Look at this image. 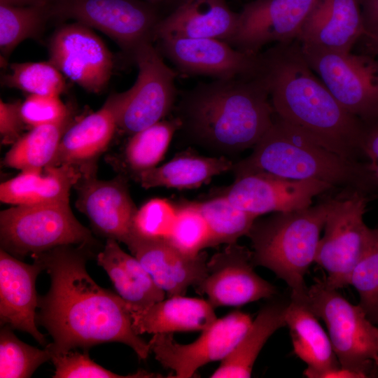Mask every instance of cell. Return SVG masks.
Returning <instances> with one entry per match:
<instances>
[{
    "label": "cell",
    "instance_id": "cell-4",
    "mask_svg": "<svg viewBox=\"0 0 378 378\" xmlns=\"http://www.w3.org/2000/svg\"><path fill=\"white\" fill-rule=\"evenodd\" d=\"M245 159L234 164L235 176L263 172L293 180H318L334 188L358 190L370 197L378 183L368 162L352 161L319 144L277 115Z\"/></svg>",
    "mask_w": 378,
    "mask_h": 378
},
{
    "label": "cell",
    "instance_id": "cell-41",
    "mask_svg": "<svg viewBox=\"0 0 378 378\" xmlns=\"http://www.w3.org/2000/svg\"><path fill=\"white\" fill-rule=\"evenodd\" d=\"M21 102L0 101V135L4 144H13L27 126L20 111Z\"/></svg>",
    "mask_w": 378,
    "mask_h": 378
},
{
    "label": "cell",
    "instance_id": "cell-25",
    "mask_svg": "<svg viewBox=\"0 0 378 378\" xmlns=\"http://www.w3.org/2000/svg\"><path fill=\"white\" fill-rule=\"evenodd\" d=\"M307 302L290 299L286 312L295 354L307 368L304 374L311 378L324 375L340 368L329 336L318 321Z\"/></svg>",
    "mask_w": 378,
    "mask_h": 378
},
{
    "label": "cell",
    "instance_id": "cell-44",
    "mask_svg": "<svg viewBox=\"0 0 378 378\" xmlns=\"http://www.w3.org/2000/svg\"><path fill=\"white\" fill-rule=\"evenodd\" d=\"M56 0H0V4L15 6L51 5Z\"/></svg>",
    "mask_w": 378,
    "mask_h": 378
},
{
    "label": "cell",
    "instance_id": "cell-1",
    "mask_svg": "<svg viewBox=\"0 0 378 378\" xmlns=\"http://www.w3.org/2000/svg\"><path fill=\"white\" fill-rule=\"evenodd\" d=\"M90 246L64 245L35 253L50 278L47 293L38 298L36 322L52 341L45 346L55 355L77 348L88 351L108 342L123 343L145 360L151 352L132 328L131 311L117 293L99 286L86 270Z\"/></svg>",
    "mask_w": 378,
    "mask_h": 378
},
{
    "label": "cell",
    "instance_id": "cell-47",
    "mask_svg": "<svg viewBox=\"0 0 378 378\" xmlns=\"http://www.w3.org/2000/svg\"><path fill=\"white\" fill-rule=\"evenodd\" d=\"M147 1V0H146Z\"/></svg>",
    "mask_w": 378,
    "mask_h": 378
},
{
    "label": "cell",
    "instance_id": "cell-23",
    "mask_svg": "<svg viewBox=\"0 0 378 378\" xmlns=\"http://www.w3.org/2000/svg\"><path fill=\"white\" fill-rule=\"evenodd\" d=\"M117 129L114 111L106 100L99 110L69 127L49 166L69 164L80 168L82 174L96 172L97 160Z\"/></svg>",
    "mask_w": 378,
    "mask_h": 378
},
{
    "label": "cell",
    "instance_id": "cell-16",
    "mask_svg": "<svg viewBox=\"0 0 378 378\" xmlns=\"http://www.w3.org/2000/svg\"><path fill=\"white\" fill-rule=\"evenodd\" d=\"M319 0H255L239 13L234 34L225 42L233 48L258 54L272 43L297 39L306 19Z\"/></svg>",
    "mask_w": 378,
    "mask_h": 378
},
{
    "label": "cell",
    "instance_id": "cell-15",
    "mask_svg": "<svg viewBox=\"0 0 378 378\" xmlns=\"http://www.w3.org/2000/svg\"><path fill=\"white\" fill-rule=\"evenodd\" d=\"M335 189L318 180H293L258 172L241 174L221 195L237 208L259 217L307 208L313 200Z\"/></svg>",
    "mask_w": 378,
    "mask_h": 378
},
{
    "label": "cell",
    "instance_id": "cell-43",
    "mask_svg": "<svg viewBox=\"0 0 378 378\" xmlns=\"http://www.w3.org/2000/svg\"><path fill=\"white\" fill-rule=\"evenodd\" d=\"M360 1L362 13L367 33L378 27V0Z\"/></svg>",
    "mask_w": 378,
    "mask_h": 378
},
{
    "label": "cell",
    "instance_id": "cell-27",
    "mask_svg": "<svg viewBox=\"0 0 378 378\" xmlns=\"http://www.w3.org/2000/svg\"><path fill=\"white\" fill-rule=\"evenodd\" d=\"M81 175L80 168L69 164L21 172L1 183L0 201L10 205L69 202L71 189Z\"/></svg>",
    "mask_w": 378,
    "mask_h": 378
},
{
    "label": "cell",
    "instance_id": "cell-2",
    "mask_svg": "<svg viewBox=\"0 0 378 378\" xmlns=\"http://www.w3.org/2000/svg\"><path fill=\"white\" fill-rule=\"evenodd\" d=\"M260 55V74L275 114L340 156L367 162L371 126L347 111L314 74L300 42L275 43Z\"/></svg>",
    "mask_w": 378,
    "mask_h": 378
},
{
    "label": "cell",
    "instance_id": "cell-21",
    "mask_svg": "<svg viewBox=\"0 0 378 378\" xmlns=\"http://www.w3.org/2000/svg\"><path fill=\"white\" fill-rule=\"evenodd\" d=\"M365 34L360 0H319L297 40L301 43L349 52Z\"/></svg>",
    "mask_w": 378,
    "mask_h": 378
},
{
    "label": "cell",
    "instance_id": "cell-18",
    "mask_svg": "<svg viewBox=\"0 0 378 378\" xmlns=\"http://www.w3.org/2000/svg\"><path fill=\"white\" fill-rule=\"evenodd\" d=\"M74 188L78 194L76 206L88 218L93 230L106 239L126 244L138 209L126 177L120 174L111 180H100L96 172L84 173Z\"/></svg>",
    "mask_w": 378,
    "mask_h": 378
},
{
    "label": "cell",
    "instance_id": "cell-19",
    "mask_svg": "<svg viewBox=\"0 0 378 378\" xmlns=\"http://www.w3.org/2000/svg\"><path fill=\"white\" fill-rule=\"evenodd\" d=\"M33 260L32 264L24 262L1 248L0 322L29 333L45 347L48 343L37 328L39 296L36 290L37 276L45 270L39 260Z\"/></svg>",
    "mask_w": 378,
    "mask_h": 378
},
{
    "label": "cell",
    "instance_id": "cell-28",
    "mask_svg": "<svg viewBox=\"0 0 378 378\" xmlns=\"http://www.w3.org/2000/svg\"><path fill=\"white\" fill-rule=\"evenodd\" d=\"M225 157H204L182 153L160 167L132 175L141 187H165L178 190L197 188L214 176L232 169Z\"/></svg>",
    "mask_w": 378,
    "mask_h": 378
},
{
    "label": "cell",
    "instance_id": "cell-9",
    "mask_svg": "<svg viewBox=\"0 0 378 378\" xmlns=\"http://www.w3.org/2000/svg\"><path fill=\"white\" fill-rule=\"evenodd\" d=\"M340 195L332 199L315 258L327 274L326 283L336 289L349 285L350 275L372 235V229L364 221L372 197L351 190H343Z\"/></svg>",
    "mask_w": 378,
    "mask_h": 378
},
{
    "label": "cell",
    "instance_id": "cell-30",
    "mask_svg": "<svg viewBox=\"0 0 378 378\" xmlns=\"http://www.w3.org/2000/svg\"><path fill=\"white\" fill-rule=\"evenodd\" d=\"M72 116L56 124L31 127L6 153L4 164L21 172L41 171L52 161Z\"/></svg>",
    "mask_w": 378,
    "mask_h": 378
},
{
    "label": "cell",
    "instance_id": "cell-3",
    "mask_svg": "<svg viewBox=\"0 0 378 378\" xmlns=\"http://www.w3.org/2000/svg\"><path fill=\"white\" fill-rule=\"evenodd\" d=\"M274 115L260 72L198 83L183 94L176 117L181 129L194 141L227 153L253 148L271 127Z\"/></svg>",
    "mask_w": 378,
    "mask_h": 378
},
{
    "label": "cell",
    "instance_id": "cell-35",
    "mask_svg": "<svg viewBox=\"0 0 378 378\" xmlns=\"http://www.w3.org/2000/svg\"><path fill=\"white\" fill-rule=\"evenodd\" d=\"M4 83L30 94L59 96L66 89L63 74L50 62L12 64Z\"/></svg>",
    "mask_w": 378,
    "mask_h": 378
},
{
    "label": "cell",
    "instance_id": "cell-10",
    "mask_svg": "<svg viewBox=\"0 0 378 378\" xmlns=\"http://www.w3.org/2000/svg\"><path fill=\"white\" fill-rule=\"evenodd\" d=\"M301 50L309 66L347 111L369 126L378 125V59L307 43H301Z\"/></svg>",
    "mask_w": 378,
    "mask_h": 378
},
{
    "label": "cell",
    "instance_id": "cell-17",
    "mask_svg": "<svg viewBox=\"0 0 378 378\" xmlns=\"http://www.w3.org/2000/svg\"><path fill=\"white\" fill-rule=\"evenodd\" d=\"M162 55L181 73L227 79L258 74L260 52L240 51L211 38H164L158 41Z\"/></svg>",
    "mask_w": 378,
    "mask_h": 378
},
{
    "label": "cell",
    "instance_id": "cell-11",
    "mask_svg": "<svg viewBox=\"0 0 378 378\" xmlns=\"http://www.w3.org/2000/svg\"><path fill=\"white\" fill-rule=\"evenodd\" d=\"M51 13L52 18L73 19L101 31L130 56L153 41L160 20L155 4L141 0H56Z\"/></svg>",
    "mask_w": 378,
    "mask_h": 378
},
{
    "label": "cell",
    "instance_id": "cell-24",
    "mask_svg": "<svg viewBox=\"0 0 378 378\" xmlns=\"http://www.w3.org/2000/svg\"><path fill=\"white\" fill-rule=\"evenodd\" d=\"M97 260L131 312H142L165 298V292L134 255L120 248L118 241L107 239Z\"/></svg>",
    "mask_w": 378,
    "mask_h": 378
},
{
    "label": "cell",
    "instance_id": "cell-46",
    "mask_svg": "<svg viewBox=\"0 0 378 378\" xmlns=\"http://www.w3.org/2000/svg\"><path fill=\"white\" fill-rule=\"evenodd\" d=\"M147 1L153 4H156L163 2L167 0H147Z\"/></svg>",
    "mask_w": 378,
    "mask_h": 378
},
{
    "label": "cell",
    "instance_id": "cell-26",
    "mask_svg": "<svg viewBox=\"0 0 378 378\" xmlns=\"http://www.w3.org/2000/svg\"><path fill=\"white\" fill-rule=\"evenodd\" d=\"M132 328L144 333L201 331L216 319L214 308L198 298L175 295L159 301L140 312H131Z\"/></svg>",
    "mask_w": 378,
    "mask_h": 378
},
{
    "label": "cell",
    "instance_id": "cell-40",
    "mask_svg": "<svg viewBox=\"0 0 378 378\" xmlns=\"http://www.w3.org/2000/svg\"><path fill=\"white\" fill-rule=\"evenodd\" d=\"M22 119L31 127L62 122L72 116L69 107L55 95L30 94L20 106Z\"/></svg>",
    "mask_w": 378,
    "mask_h": 378
},
{
    "label": "cell",
    "instance_id": "cell-42",
    "mask_svg": "<svg viewBox=\"0 0 378 378\" xmlns=\"http://www.w3.org/2000/svg\"><path fill=\"white\" fill-rule=\"evenodd\" d=\"M365 152L370 167L378 183V125L370 129L365 145Z\"/></svg>",
    "mask_w": 378,
    "mask_h": 378
},
{
    "label": "cell",
    "instance_id": "cell-7",
    "mask_svg": "<svg viewBox=\"0 0 378 378\" xmlns=\"http://www.w3.org/2000/svg\"><path fill=\"white\" fill-rule=\"evenodd\" d=\"M1 248L17 258L64 245L97 244L69 202L12 205L0 212Z\"/></svg>",
    "mask_w": 378,
    "mask_h": 378
},
{
    "label": "cell",
    "instance_id": "cell-38",
    "mask_svg": "<svg viewBox=\"0 0 378 378\" xmlns=\"http://www.w3.org/2000/svg\"><path fill=\"white\" fill-rule=\"evenodd\" d=\"M176 214V206L169 200L151 199L137 209L133 219L132 235L150 239H167Z\"/></svg>",
    "mask_w": 378,
    "mask_h": 378
},
{
    "label": "cell",
    "instance_id": "cell-8",
    "mask_svg": "<svg viewBox=\"0 0 378 378\" xmlns=\"http://www.w3.org/2000/svg\"><path fill=\"white\" fill-rule=\"evenodd\" d=\"M132 57L139 70L134 84L107 99L118 129L131 135L163 120L176 97V73L164 63L152 42L139 46Z\"/></svg>",
    "mask_w": 378,
    "mask_h": 378
},
{
    "label": "cell",
    "instance_id": "cell-32",
    "mask_svg": "<svg viewBox=\"0 0 378 378\" xmlns=\"http://www.w3.org/2000/svg\"><path fill=\"white\" fill-rule=\"evenodd\" d=\"M52 18L51 5L15 6L0 4V50L4 60L28 38L38 39Z\"/></svg>",
    "mask_w": 378,
    "mask_h": 378
},
{
    "label": "cell",
    "instance_id": "cell-31",
    "mask_svg": "<svg viewBox=\"0 0 378 378\" xmlns=\"http://www.w3.org/2000/svg\"><path fill=\"white\" fill-rule=\"evenodd\" d=\"M181 127L180 120L175 117L162 120L132 134L122 154L124 164L131 176L155 167Z\"/></svg>",
    "mask_w": 378,
    "mask_h": 378
},
{
    "label": "cell",
    "instance_id": "cell-22",
    "mask_svg": "<svg viewBox=\"0 0 378 378\" xmlns=\"http://www.w3.org/2000/svg\"><path fill=\"white\" fill-rule=\"evenodd\" d=\"M239 13L227 0H181L160 20L153 41L164 38H211L226 41L237 29Z\"/></svg>",
    "mask_w": 378,
    "mask_h": 378
},
{
    "label": "cell",
    "instance_id": "cell-29",
    "mask_svg": "<svg viewBox=\"0 0 378 378\" xmlns=\"http://www.w3.org/2000/svg\"><path fill=\"white\" fill-rule=\"evenodd\" d=\"M289 302L275 300L264 306L232 352L210 376L211 378L251 377L253 364L263 346L278 329L286 326Z\"/></svg>",
    "mask_w": 378,
    "mask_h": 378
},
{
    "label": "cell",
    "instance_id": "cell-37",
    "mask_svg": "<svg viewBox=\"0 0 378 378\" xmlns=\"http://www.w3.org/2000/svg\"><path fill=\"white\" fill-rule=\"evenodd\" d=\"M349 285L356 290L358 304L369 320L378 326V226L372 229L370 242L354 267Z\"/></svg>",
    "mask_w": 378,
    "mask_h": 378
},
{
    "label": "cell",
    "instance_id": "cell-20",
    "mask_svg": "<svg viewBox=\"0 0 378 378\" xmlns=\"http://www.w3.org/2000/svg\"><path fill=\"white\" fill-rule=\"evenodd\" d=\"M155 284L169 297L184 295L190 286L197 287L206 274L207 254H184L166 239L132 235L126 243Z\"/></svg>",
    "mask_w": 378,
    "mask_h": 378
},
{
    "label": "cell",
    "instance_id": "cell-13",
    "mask_svg": "<svg viewBox=\"0 0 378 378\" xmlns=\"http://www.w3.org/2000/svg\"><path fill=\"white\" fill-rule=\"evenodd\" d=\"M49 62L85 90L100 93L108 86L113 56L90 27L76 22L59 27L48 43Z\"/></svg>",
    "mask_w": 378,
    "mask_h": 378
},
{
    "label": "cell",
    "instance_id": "cell-45",
    "mask_svg": "<svg viewBox=\"0 0 378 378\" xmlns=\"http://www.w3.org/2000/svg\"><path fill=\"white\" fill-rule=\"evenodd\" d=\"M364 37L366 38L370 50L378 59V27L368 31Z\"/></svg>",
    "mask_w": 378,
    "mask_h": 378
},
{
    "label": "cell",
    "instance_id": "cell-5",
    "mask_svg": "<svg viewBox=\"0 0 378 378\" xmlns=\"http://www.w3.org/2000/svg\"><path fill=\"white\" fill-rule=\"evenodd\" d=\"M332 199L300 210L258 217L247 234L254 265L270 270L284 281L291 299L307 302L309 287L304 276L315 262Z\"/></svg>",
    "mask_w": 378,
    "mask_h": 378
},
{
    "label": "cell",
    "instance_id": "cell-36",
    "mask_svg": "<svg viewBox=\"0 0 378 378\" xmlns=\"http://www.w3.org/2000/svg\"><path fill=\"white\" fill-rule=\"evenodd\" d=\"M181 253L197 255L209 247L210 233L207 223L194 202L176 206L172 231L166 239Z\"/></svg>",
    "mask_w": 378,
    "mask_h": 378
},
{
    "label": "cell",
    "instance_id": "cell-39",
    "mask_svg": "<svg viewBox=\"0 0 378 378\" xmlns=\"http://www.w3.org/2000/svg\"><path fill=\"white\" fill-rule=\"evenodd\" d=\"M55 367L54 378H150L159 377L155 373L139 370L136 373L121 375L94 362L87 351L71 350L51 358Z\"/></svg>",
    "mask_w": 378,
    "mask_h": 378
},
{
    "label": "cell",
    "instance_id": "cell-34",
    "mask_svg": "<svg viewBox=\"0 0 378 378\" xmlns=\"http://www.w3.org/2000/svg\"><path fill=\"white\" fill-rule=\"evenodd\" d=\"M8 326L0 332V377L28 378L43 363L51 360L50 352L40 349L20 339Z\"/></svg>",
    "mask_w": 378,
    "mask_h": 378
},
{
    "label": "cell",
    "instance_id": "cell-12",
    "mask_svg": "<svg viewBox=\"0 0 378 378\" xmlns=\"http://www.w3.org/2000/svg\"><path fill=\"white\" fill-rule=\"evenodd\" d=\"M252 321L249 314L236 310L217 318L192 343L179 344L171 333H157L148 344L155 359L174 372L173 377L190 378L200 367L225 359L242 339Z\"/></svg>",
    "mask_w": 378,
    "mask_h": 378
},
{
    "label": "cell",
    "instance_id": "cell-6",
    "mask_svg": "<svg viewBox=\"0 0 378 378\" xmlns=\"http://www.w3.org/2000/svg\"><path fill=\"white\" fill-rule=\"evenodd\" d=\"M337 290L318 279L308 288L307 304L325 322L340 366L358 378L378 377V327Z\"/></svg>",
    "mask_w": 378,
    "mask_h": 378
},
{
    "label": "cell",
    "instance_id": "cell-33",
    "mask_svg": "<svg viewBox=\"0 0 378 378\" xmlns=\"http://www.w3.org/2000/svg\"><path fill=\"white\" fill-rule=\"evenodd\" d=\"M194 202L207 223L210 233L209 247L237 243L239 238L247 236L258 218L237 208L221 194L207 200Z\"/></svg>",
    "mask_w": 378,
    "mask_h": 378
},
{
    "label": "cell",
    "instance_id": "cell-14",
    "mask_svg": "<svg viewBox=\"0 0 378 378\" xmlns=\"http://www.w3.org/2000/svg\"><path fill=\"white\" fill-rule=\"evenodd\" d=\"M252 251L237 243L227 244L208 260L206 274L195 287L214 308L241 306L274 297V286L253 270Z\"/></svg>",
    "mask_w": 378,
    "mask_h": 378
}]
</instances>
